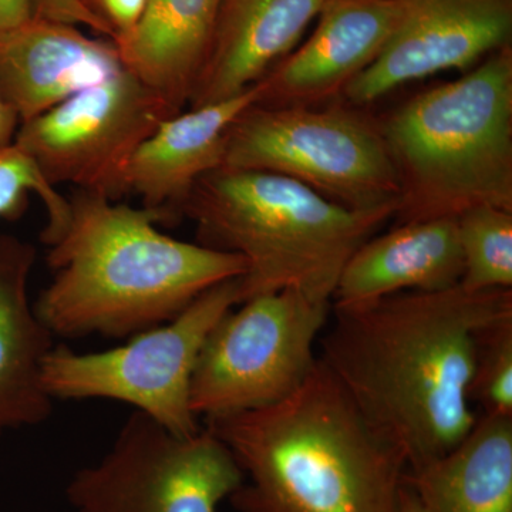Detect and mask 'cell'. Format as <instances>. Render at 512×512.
Listing matches in <instances>:
<instances>
[{
  "label": "cell",
  "mask_w": 512,
  "mask_h": 512,
  "mask_svg": "<svg viewBox=\"0 0 512 512\" xmlns=\"http://www.w3.org/2000/svg\"><path fill=\"white\" fill-rule=\"evenodd\" d=\"M325 363L407 470L447 454L473 429L470 389L485 330L512 318V289L403 292L333 308Z\"/></svg>",
  "instance_id": "1"
},
{
  "label": "cell",
  "mask_w": 512,
  "mask_h": 512,
  "mask_svg": "<svg viewBox=\"0 0 512 512\" xmlns=\"http://www.w3.org/2000/svg\"><path fill=\"white\" fill-rule=\"evenodd\" d=\"M147 208L77 191L47 244L53 279L35 303L53 335L127 338L163 325L212 286L247 272L242 256L165 235Z\"/></svg>",
  "instance_id": "2"
},
{
  "label": "cell",
  "mask_w": 512,
  "mask_h": 512,
  "mask_svg": "<svg viewBox=\"0 0 512 512\" xmlns=\"http://www.w3.org/2000/svg\"><path fill=\"white\" fill-rule=\"evenodd\" d=\"M238 461L239 512H399L407 463L325 363L282 402L208 419Z\"/></svg>",
  "instance_id": "3"
},
{
  "label": "cell",
  "mask_w": 512,
  "mask_h": 512,
  "mask_svg": "<svg viewBox=\"0 0 512 512\" xmlns=\"http://www.w3.org/2000/svg\"><path fill=\"white\" fill-rule=\"evenodd\" d=\"M396 208L355 211L292 178L220 167L194 185L180 217L197 228V244L244 258L239 303L295 289L332 302L343 266Z\"/></svg>",
  "instance_id": "4"
},
{
  "label": "cell",
  "mask_w": 512,
  "mask_h": 512,
  "mask_svg": "<svg viewBox=\"0 0 512 512\" xmlns=\"http://www.w3.org/2000/svg\"><path fill=\"white\" fill-rule=\"evenodd\" d=\"M380 133L397 171V224L512 211V49L414 96Z\"/></svg>",
  "instance_id": "5"
},
{
  "label": "cell",
  "mask_w": 512,
  "mask_h": 512,
  "mask_svg": "<svg viewBox=\"0 0 512 512\" xmlns=\"http://www.w3.org/2000/svg\"><path fill=\"white\" fill-rule=\"evenodd\" d=\"M221 167L284 175L350 210H399L380 128L348 107L254 104L229 127Z\"/></svg>",
  "instance_id": "6"
},
{
  "label": "cell",
  "mask_w": 512,
  "mask_h": 512,
  "mask_svg": "<svg viewBox=\"0 0 512 512\" xmlns=\"http://www.w3.org/2000/svg\"><path fill=\"white\" fill-rule=\"evenodd\" d=\"M238 305L239 278L229 279L120 348L93 353L53 348L43 365V386L53 400L131 404L175 436H192L201 430L190 403L198 356L211 330Z\"/></svg>",
  "instance_id": "7"
},
{
  "label": "cell",
  "mask_w": 512,
  "mask_h": 512,
  "mask_svg": "<svg viewBox=\"0 0 512 512\" xmlns=\"http://www.w3.org/2000/svg\"><path fill=\"white\" fill-rule=\"evenodd\" d=\"M238 306L211 330L192 375L191 410L205 420L274 406L299 389L332 302L284 289Z\"/></svg>",
  "instance_id": "8"
},
{
  "label": "cell",
  "mask_w": 512,
  "mask_h": 512,
  "mask_svg": "<svg viewBox=\"0 0 512 512\" xmlns=\"http://www.w3.org/2000/svg\"><path fill=\"white\" fill-rule=\"evenodd\" d=\"M244 480L208 427L175 436L136 412L109 453L74 474L66 495L74 512H217Z\"/></svg>",
  "instance_id": "9"
},
{
  "label": "cell",
  "mask_w": 512,
  "mask_h": 512,
  "mask_svg": "<svg viewBox=\"0 0 512 512\" xmlns=\"http://www.w3.org/2000/svg\"><path fill=\"white\" fill-rule=\"evenodd\" d=\"M171 116L164 100L124 69L20 123L13 143L55 187L72 184L117 201L128 160Z\"/></svg>",
  "instance_id": "10"
},
{
  "label": "cell",
  "mask_w": 512,
  "mask_h": 512,
  "mask_svg": "<svg viewBox=\"0 0 512 512\" xmlns=\"http://www.w3.org/2000/svg\"><path fill=\"white\" fill-rule=\"evenodd\" d=\"M512 0H404L382 52L342 92L363 107L404 84L466 70L511 46Z\"/></svg>",
  "instance_id": "11"
},
{
  "label": "cell",
  "mask_w": 512,
  "mask_h": 512,
  "mask_svg": "<svg viewBox=\"0 0 512 512\" xmlns=\"http://www.w3.org/2000/svg\"><path fill=\"white\" fill-rule=\"evenodd\" d=\"M404 0H326L298 50L259 80L262 106H313L342 94L382 52Z\"/></svg>",
  "instance_id": "12"
},
{
  "label": "cell",
  "mask_w": 512,
  "mask_h": 512,
  "mask_svg": "<svg viewBox=\"0 0 512 512\" xmlns=\"http://www.w3.org/2000/svg\"><path fill=\"white\" fill-rule=\"evenodd\" d=\"M123 70L113 40L74 25L33 15L0 32V94L20 123Z\"/></svg>",
  "instance_id": "13"
},
{
  "label": "cell",
  "mask_w": 512,
  "mask_h": 512,
  "mask_svg": "<svg viewBox=\"0 0 512 512\" xmlns=\"http://www.w3.org/2000/svg\"><path fill=\"white\" fill-rule=\"evenodd\" d=\"M261 97V84L256 83L231 99L165 119L128 160L123 197L137 195L160 224L180 217L197 181L221 167L229 127Z\"/></svg>",
  "instance_id": "14"
},
{
  "label": "cell",
  "mask_w": 512,
  "mask_h": 512,
  "mask_svg": "<svg viewBox=\"0 0 512 512\" xmlns=\"http://www.w3.org/2000/svg\"><path fill=\"white\" fill-rule=\"evenodd\" d=\"M326 0H222L190 109L247 92L295 47Z\"/></svg>",
  "instance_id": "15"
},
{
  "label": "cell",
  "mask_w": 512,
  "mask_h": 512,
  "mask_svg": "<svg viewBox=\"0 0 512 512\" xmlns=\"http://www.w3.org/2000/svg\"><path fill=\"white\" fill-rule=\"evenodd\" d=\"M463 255L457 218L403 222L373 235L343 266L333 308H352L403 292H436L460 285Z\"/></svg>",
  "instance_id": "16"
},
{
  "label": "cell",
  "mask_w": 512,
  "mask_h": 512,
  "mask_svg": "<svg viewBox=\"0 0 512 512\" xmlns=\"http://www.w3.org/2000/svg\"><path fill=\"white\" fill-rule=\"evenodd\" d=\"M35 262L32 244L0 235V437L42 424L53 410L42 377L55 335L30 302Z\"/></svg>",
  "instance_id": "17"
},
{
  "label": "cell",
  "mask_w": 512,
  "mask_h": 512,
  "mask_svg": "<svg viewBox=\"0 0 512 512\" xmlns=\"http://www.w3.org/2000/svg\"><path fill=\"white\" fill-rule=\"evenodd\" d=\"M222 0H147L130 35L116 42L124 69L174 114L190 103Z\"/></svg>",
  "instance_id": "18"
},
{
  "label": "cell",
  "mask_w": 512,
  "mask_h": 512,
  "mask_svg": "<svg viewBox=\"0 0 512 512\" xmlns=\"http://www.w3.org/2000/svg\"><path fill=\"white\" fill-rule=\"evenodd\" d=\"M409 485L429 512H512V417H477L447 454L407 470Z\"/></svg>",
  "instance_id": "19"
},
{
  "label": "cell",
  "mask_w": 512,
  "mask_h": 512,
  "mask_svg": "<svg viewBox=\"0 0 512 512\" xmlns=\"http://www.w3.org/2000/svg\"><path fill=\"white\" fill-rule=\"evenodd\" d=\"M460 285L470 292L512 289V211L481 205L457 217Z\"/></svg>",
  "instance_id": "20"
},
{
  "label": "cell",
  "mask_w": 512,
  "mask_h": 512,
  "mask_svg": "<svg viewBox=\"0 0 512 512\" xmlns=\"http://www.w3.org/2000/svg\"><path fill=\"white\" fill-rule=\"evenodd\" d=\"M29 194L39 195L46 208L42 242L49 244L69 217V200L57 192L32 160L15 143L0 146V220H15L25 211Z\"/></svg>",
  "instance_id": "21"
},
{
  "label": "cell",
  "mask_w": 512,
  "mask_h": 512,
  "mask_svg": "<svg viewBox=\"0 0 512 512\" xmlns=\"http://www.w3.org/2000/svg\"><path fill=\"white\" fill-rule=\"evenodd\" d=\"M470 399L481 414L512 417V318L481 336Z\"/></svg>",
  "instance_id": "22"
},
{
  "label": "cell",
  "mask_w": 512,
  "mask_h": 512,
  "mask_svg": "<svg viewBox=\"0 0 512 512\" xmlns=\"http://www.w3.org/2000/svg\"><path fill=\"white\" fill-rule=\"evenodd\" d=\"M83 3L107 29L114 43L133 32L147 6V0H83Z\"/></svg>",
  "instance_id": "23"
},
{
  "label": "cell",
  "mask_w": 512,
  "mask_h": 512,
  "mask_svg": "<svg viewBox=\"0 0 512 512\" xmlns=\"http://www.w3.org/2000/svg\"><path fill=\"white\" fill-rule=\"evenodd\" d=\"M35 16L67 25L87 26L96 35L110 39L107 29L84 6L83 0H35Z\"/></svg>",
  "instance_id": "24"
},
{
  "label": "cell",
  "mask_w": 512,
  "mask_h": 512,
  "mask_svg": "<svg viewBox=\"0 0 512 512\" xmlns=\"http://www.w3.org/2000/svg\"><path fill=\"white\" fill-rule=\"evenodd\" d=\"M35 15V0H0V32L16 28Z\"/></svg>",
  "instance_id": "25"
},
{
  "label": "cell",
  "mask_w": 512,
  "mask_h": 512,
  "mask_svg": "<svg viewBox=\"0 0 512 512\" xmlns=\"http://www.w3.org/2000/svg\"><path fill=\"white\" fill-rule=\"evenodd\" d=\"M20 126L18 114L6 103L0 94V146H8L15 140Z\"/></svg>",
  "instance_id": "26"
},
{
  "label": "cell",
  "mask_w": 512,
  "mask_h": 512,
  "mask_svg": "<svg viewBox=\"0 0 512 512\" xmlns=\"http://www.w3.org/2000/svg\"><path fill=\"white\" fill-rule=\"evenodd\" d=\"M399 512H429L426 510V507L421 504L419 497L414 494L412 488L404 484V481L402 490H400Z\"/></svg>",
  "instance_id": "27"
}]
</instances>
